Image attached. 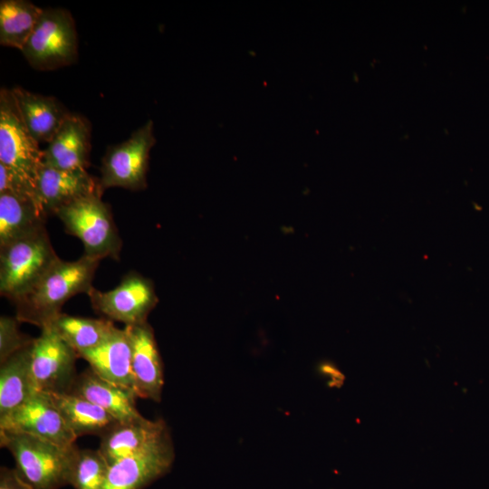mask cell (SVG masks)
Masks as SVG:
<instances>
[{
  "instance_id": "obj_22",
  "label": "cell",
  "mask_w": 489,
  "mask_h": 489,
  "mask_svg": "<svg viewBox=\"0 0 489 489\" xmlns=\"http://www.w3.org/2000/svg\"><path fill=\"white\" fill-rule=\"evenodd\" d=\"M51 325L77 354L91 350L108 339L117 327L109 319L72 316L61 312ZM45 327V326H44Z\"/></svg>"
},
{
  "instance_id": "obj_7",
  "label": "cell",
  "mask_w": 489,
  "mask_h": 489,
  "mask_svg": "<svg viewBox=\"0 0 489 489\" xmlns=\"http://www.w3.org/2000/svg\"><path fill=\"white\" fill-rule=\"evenodd\" d=\"M155 142L153 122L148 120L127 140L110 146L101 161L99 181L101 189L114 187L129 190L145 188L149 152Z\"/></svg>"
},
{
  "instance_id": "obj_10",
  "label": "cell",
  "mask_w": 489,
  "mask_h": 489,
  "mask_svg": "<svg viewBox=\"0 0 489 489\" xmlns=\"http://www.w3.org/2000/svg\"><path fill=\"white\" fill-rule=\"evenodd\" d=\"M0 430L24 433L61 446L75 445L77 437L66 425L50 393L36 391L0 418Z\"/></svg>"
},
{
  "instance_id": "obj_23",
  "label": "cell",
  "mask_w": 489,
  "mask_h": 489,
  "mask_svg": "<svg viewBox=\"0 0 489 489\" xmlns=\"http://www.w3.org/2000/svg\"><path fill=\"white\" fill-rule=\"evenodd\" d=\"M43 9L26 0L0 2V43L23 50Z\"/></svg>"
},
{
  "instance_id": "obj_2",
  "label": "cell",
  "mask_w": 489,
  "mask_h": 489,
  "mask_svg": "<svg viewBox=\"0 0 489 489\" xmlns=\"http://www.w3.org/2000/svg\"><path fill=\"white\" fill-rule=\"evenodd\" d=\"M0 445L15 462V470L32 489H60L69 485L78 447L61 446L24 433L0 430Z\"/></svg>"
},
{
  "instance_id": "obj_17",
  "label": "cell",
  "mask_w": 489,
  "mask_h": 489,
  "mask_svg": "<svg viewBox=\"0 0 489 489\" xmlns=\"http://www.w3.org/2000/svg\"><path fill=\"white\" fill-rule=\"evenodd\" d=\"M78 356L84 359L101 378L137 395L131 369V349L124 328H116L101 344Z\"/></svg>"
},
{
  "instance_id": "obj_5",
  "label": "cell",
  "mask_w": 489,
  "mask_h": 489,
  "mask_svg": "<svg viewBox=\"0 0 489 489\" xmlns=\"http://www.w3.org/2000/svg\"><path fill=\"white\" fill-rule=\"evenodd\" d=\"M34 69L56 70L78 57V36L71 13L63 8L43 9L21 51Z\"/></svg>"
},
{
  "instance_id": "obj_14",
  "label": "cell",
  "mask_w": 489,
  "mask_h": 489,
  "mask_svg": "<svg viewBox=\"0 0 489 489\" xmlns=\"http://www.w3.org/2000/svg\"><path fill=\"white\" fill-rule=\"evenodd\" d=\"M166 423L142 418L119 423L101 437L99 450L109 465L140 454L169 438Z\"/></svg>"
},
{
  "instance_id": "obj_13",
  "label": "cell",
  "mask_w": 489,
  "mask_h": 489,
  "mask_svg": "<svg viewBox=\"0 0 489 489\" xmlns=\"http://www.w3.org/2000/svg\"><path fill=\"white\" fill-rule=\"evenodd\" d=\"M98 190H102L100 183L86 169L62 170L43 164L38 171L34 188L37 203L47 216Z\"/></svg>"
},
{
  "instance_id": "obj_9",
  "label": "cell",
  "mask_w": 489,
  "mask_h": 489,
  "mask_svg": "<svg viewBox=\"0 0 489 489\" xmlns=\"http://www.w3.org/2000/svg\"><path fill=\"white\" fill-rule=\"evenodd\" d=\"M87 295L96 312L125 325L148 321L149 312L158 302L152 283L136 272L124 275L112 290L101 292L92 287Z\"/></svg>"
},
{
  "instance_id": "obj_16",
  "label": "cell",
  "mask_w": 489,
  "mask_h": 489,
  "mask_svg": "<svg viewBox=\"0 0 489 489\" xmlns=\"http://www.w3.org/2000/svg\"><path fill=\"white\" fill-rule=\"evenodd\" d=\"M68 392L101 407L120 423L144 418L136 408L135 393L101 378L91 368L76 377Z\"/></svg>"
},
{
  "instance_id": "obj_15",
  "label": "cell",
  "mask_w": 489,
  "mask_h": 489,
  "mask_svg": "<svg viewBox=\"0 0 489 489\" xmlns=\"http://www.w3.org/2000/svg\"><path fill=\"white\" fill-rule=\"evenodd\" d=\"M91 151V125L70 113L43 150V164L62 170L86 169Z\"/></svg>"
},
{
  "instance_id": "obj_20",
  "label": "cell",
  "mask_w": 489,
  "mask_h": 489,
  "mask_svg": "<svg viewBox=\"0 0 489 489\" xmlns=\"http://www.w3.org/2000/svg\"><path fill=\"white\" fill-rule=\"evenodd\" d=\"M66 425L76 437H101L120 422L101 407L70 392L50 393Z\"/></svg>"
},
{
  "instance_id": "obj_11",
  "label": "cell",
  "mask_w": 489,
  "mask_h": 489,
  "mask_svg": "<svg viewBox=\"0 0 489 489\" xmlns=\"http://www.w3.org/2000/svg\"><path fill=\"white\" fill-rule=\"evenodd\" d=\"M175 454L171 438L110 465L101 489H144L171 468Z\"/></svg>"
},
{
  "instance_id": "obj_19",
  "label": "cell",
  "mask_w": 489,
  "mask_h": 489,
  "mask_svg": "<svg viewBox=\"0 0 489 489\" xmlns=\"http://www.w3.org/2000/svg\"><path fill=\"white\" fill-rule=\"evenodd\" d=\"M46 218L34 197L0 193V248L45 229Z\"/></svg>"
},
{
  "instance_id": "obj_21",
  "label": "cell",
  "mask_w": 489,
  "mask_h": 489,
  "mask_svg": "<svg viewBox=\"0 0 489 489\" xmlns=\"http://www.w3.org/2000/svg\"><path fill=\"white\" fill-rule=\"evenodd\" d=\"M31 345L1 363L0 418L26 401L36 392L31 372Z\"/></svg>"
},
{
  "instance_id": "obj_6",
  "label": "cell",
  "mask_w": 489,
  "mask_h": 489,
  "mask_svg": "<svg viewBox=\"0 0 489 489\" xmlns=\"http://www.w3.org/2000/svg\"><path fill=\"white\" fill-rule=\"evenodd\" d=\"M43 150L24 126L11 90L0 91V163L35 188ZM35 193V192H34Z\"/></svg>"
},
{
  "instance_id": "obj_4",
  "label": "cell",
  "mask_w": 489,
  "mask_h": 489,
  "mask_svg": "<svg viewBox=\"0 0 489 489\" xmlns=\"http://www.w3.org/2000/svg\"><path fill=\"white\" fill-rule=\"evenodd\" d=\"M102 190L83 196L61 207L55 215L65 231L81 240L84 255L101 260L119 259L122 242L110 206L101 199Z\"/></svg>"
},
{
  "instance_id": "obj_18",
  "label": "cell",
  "mask_w": 489,
  "mask_h": 489,
  "mask_svg": "<svg viewBox=\"0 0 489 489\" xmlns=\"http://www.w3.org/2000/svg\"><path fill=\"white\" fill-rule=\"evenodd\" d=\"M17 110L27 130L39 143H49L70 112L53 96L11 89Z\"/></svg>"
},
{
  "instance_id": "obj_12",
  "label": "cell",
  "mask_w": 489,
  "mask_h": 489,
  "mask_svg": "<svg viewBox=\"0 0 489 489\" xmlns=\"http://www.w3.org/2000/svg\"><path fill=\"white\" fill-rule=\"evenodd\" d=\"M131 349V369L138 398L158 402L164 386L163 366L153 330L148 321L125 325Z\"/></svg>"
},
{
  "instance_id": "obj_26",
  "label": "cell",
  "mask_w": 489,
  "mask_h": 489,
  "mask_svg": "<svg viewBox=\"0 0 489 489\" xmlns=\"http://www.w3.org/2000/svg\"><path fill=\"white\" fill-rule=\"evenodd\" d=\"M0 489H32L18 475L15 468L2 466L0 469Z\"/></svg>"
},
{
  "instance_id": "obj_25",
  "label": "cell",
  "mask_w": 489,
  "mask_h": 489,
  "mask_svg": "<svg viewBox=\"0 0 489 489\" xmlns=\"http://www.w3.org/2000/svg\"><path fill=\"white\" fill-rule=\"evenodd\" d=\"M16 317H0V363L30 346L34 339L21 332Z\"/></svg>"
},
{
  "instance_id": "obj_8",
  "label": "cell",
  "mask_w": 489,
  "mask_h": 489,
  "mask_svg": "<svg viewBox=\"0 0 489 489\" xmlns=\"http://www.w3.org/2000/svg\"><path fill=\"white\" fill-rule=\"evenodd\" d=\"M31 372L36 391L47 393L68 392L75 379V362L79 358L51 326L41 329V333L31 344Z\"/></svg>"
},
{
  "instance_id": "obj_3",
  "label": "cell",
  "mask_w": 489,
  "mask_h": 489,
  "mask_svg": "<svg viewBox=\"0 0 489 489\" xmlns=\"http://www.w3.org/2000/svg\"><path fill=\"white\" fill-rule=\"evenodd\" d=\"M60 259L46 228L1 247V295L14 303L34 287Z\"/></svg>"
},
{
  "instance_id": "obj_24",
  "label": "cell",
  "mask_w": 489,
  "mask_h": 489,
  "mask_svg": "<svg viewBox=\"0 0 489 489\" xmlns=\"http://www.w3.org/2000/svg\"><path fill=\"white\" fill-rule=\"evenodd\" d=\"M110 465L98 449H77L69 477L74 489H101Z\"/></svg>"
},
{
  "instance_id": "obj_1",
  "label": "cell",
  "mask_w": 489,
  "mask_h": 489,
  "mask_svg": "<svg viewBox=\"0 0 489 489\" xmlns=\"http://www.w3.org/2000/svg\"><path fill=\"white\" fill-rule=\"evenodd\" d=\"M100 260L82 255L76 261L60 259L26 294L17 300L16 318L42 329L61 312L72 296L88 294Z\"/></svg>"
}]
</instances>
